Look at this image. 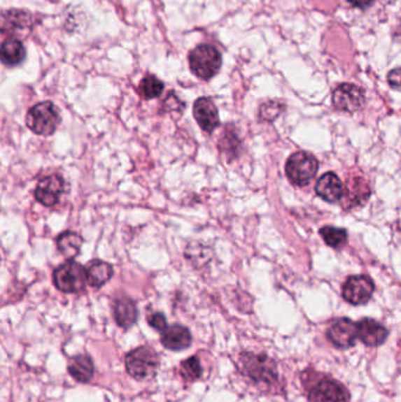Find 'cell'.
I'll return each instance as SVG.
<instances>
[{
	"instance_id": "cell-3",
	"label": "cell",
	"mask_w": 401,
	"mask_h": 402,
	"mask_svg": "<svg viewBox=\"0 0 401 402\" xmlns=\"http://www.w3.org/2000/svg\"><path fill=\"white\" fill-rule=\"evenodd\" d=\"M244 374L257 384L276 386L278 384V372L276 364L266 355L244 353L240 357Z\"/></svg>"
},
{
	"instance_id": "cell-13",
	"label": "cell",
	"mask_w": 401,
	"mask_h": 402,
	"mask_svg": "<svg viewBox=\"0 0 401 402\" xmlns=\"http://www.w3.org/2000/svg\"><path fill=\"white\" fill-rule=\"evenodd\" d=\"M358 339L366 346L377 347L383 345L388 336V331L380 322L365 317L357 324Z\"/></svg>"
},
{
	"instance_id": "cell-4",
	"label": "cell",
	"mask_w": 401,
	"mask_h": 402,
	"mask_svg": "<svg viewBox=\"0 0 401 402\" xmlns=\"http://www.w3.org/2000/svg\"><path fill=\"white\" fill-rule=\"evenodd\" d=\"M126 371L136 380L151 379L159 367L157 352L151 347H138L129 352L125 359Z\"/></svg>"
},
{
	"instance_id": "cell-22",
	"label": "cell",
	"mask_w": 401,
	"mask_h": 402,
	"mask_svg": "<svg viewBox=\"0 0 401 402\" xmlns=\"http://www.w3.org/2000/svg\"><path fill=\"white\" fill-rule=\"evenodd\" d=\"M164 82L152 74H148L140 82L138 92L140 96L145 100L155 99L162 94L164 91Z\"/></svg>"
},
{
	"instance_id": "cell-21",
	"label": "cell",
	"mask_w": 401,
	"mask_h": 402,
	"mask_svg": "<svg viewBox=\"0 0 401 402\" xmlns=\"http://www.w3.org/2000/svg\"><path fill=\"white\" fill-rule=\"evenodd\" d=\"M371 192L366 181L363 180L361 178H353V180L349 181L344 196L347 203H350V206H356L358 203L367 200Z\"/></svg>"
},
{
	"instance_id": "cell-25",
	"label": "cell",
	"mask_w": 401,
	"mask_h": 402,
	"mask_svg": "<svg viewBox=\"0 0 401 402\" xmlns=\"http://www.w3.org/2000/svg\"><path fill=\"white\" fill-rule=\"evenodd\" d=\"M283 111V105L276 101H269V103L262 105L260 108V117L264 120L272 122L278 115Z\"/></svg>"
},
{
	"instance_id": "cell-28",
	"label": "cell",
	"mask_w": 401,
	"mask_h": 402,
	"mask_svg": "<svg viewBox=\"0 0 401 402\" xmlns=\"http://www.w3.org/2000/svg\"><path fill=\"white\" fill-rule=\"evenodd\" d=\"M354 8H360V10H367L374 4L376 0H347Z\"/></svg>"
},
{
	"instance_id": "cell-16",
	"label": "cell",
	"mask_w": 401,
	"mask_h": 402,
	"mask_svg": "<svg viewBox=\"0 0 401 402\" xmlns=\"http://www.w3.org/2000/svg\"><path fill=\"white\" fill-rule=\"evenodd\" d=\"M114 319L122 329H129L136 324L138 319V310L136 303L129 298L115 300L113 305Z\"/></svg>"
},
{
	"instance_id": "cell-15",
	"label": "cell",
	"mask_w": 401,
	"mask_h": 402,
	"mask_svg": "<svg viewBox=\"0 0 401 402\" xmlns=\"http://www.w3.org/2000/svg\"><path fill=\"white\" fill-rule=\"evenodd\" d=\"M191 332L185 326L172 325L162 332V343L171 351H183L191 346Z\"/></svg>"
},
{
	"instance_id": "cell-6",
	"label": "cell",
	"mask_w": 401,
	"mask_h": 402,
	"mask_svg": "<svg viewBox=\"0 0 401 402\" xmlns=\"http://www.w3.org/2000/svg\"><path fill=\"white\" fill-rule=\"evenodd\" d=\"M53 282L60 292L78 293L84 289L87 282V274L80 264L65 262L53 272Z\"/></svg>"
},
{
	"instance_id": "cell-23",
	"label": "cell",
	"mask_w": 401,
	"mask_h": 402,
	"mask_svg": "<svg viewBox=\"0 0 401 402\" xmlns=\"http://www.w3.org/2000/svg\"><path fill=\"white\" fill-rule=\"evenodd\" d=\"M321 236L325 243L332 248H342L346 244V229H337L333 226H326L321 229Z\"/></svg>"
},
{
	"instance_id": "cell-1",
	"label": "cell",
	"mask_w": 401,
	"mask_h": 402,
	"mask_svg": "<svg viewBox=\"0 0 401 402\" xmlns=\"http://www.w3.org/2000/svg\"><path fill=\"white\" fill-rule=\"evenodd\" d=\"M192 73L203 80H210L220 70L223 57L212 45H199L188 55Z\"/></svg>"
},
{
	"instance_id": "cell-12",
	"label": "cell",
	"mask_w": 401,
	"mask_h": 402,
	"mask_svg": "<svg viewBox=\"0 0 401 402\" xmlns=\"http://www.w3.org/2000/svg\"><path fill=\"white\" fill-rule=\"evenodd\" d=\"M193 115L199 126L206 132H213L214 129L220 125L217 106L210 98H206V96L195 100Z\"/></svg>"
},
{
	"instance_id": "cell-24",
	"label": "cell",
	"mask_w": 401,
	"mask_h": 402,
	"mask_svg": "<svg viewBox=\"0 0 401 402\" xmlns=\"http://www.w3.org/2000/svg\"><path fill=\"white\" fill-rule=\"evenodd\" d=\"M202 374H203V368L200 365V360L197 357H192L181 362V375L184 378L185 380L190 381V382L198 380L199 378L202 377Z\"/></svg>"
},
{
	"instance_id": "cell-9",
	"label": "cell",
	"mask_w": 401,
	"mask_h": 402,
	"mask_svg": "<svg viewBox=\"0 0 401 402\" xmlns=\"http://www.w3.org/2000/svg\"><path fill=\"white\" fill-rule=\"evenodd\" d=\"M65 192V181L59 174H51L44 177L37 185L34 198L38 203L46 207H52L59 203L60 196Z\"/></svg>"
},
{
	"instance_id": "cell-8",
	"label": "cell",
	"mask_w": 401,
	"mask_h": 402,
	"mask_svg": "<svg viewBox=\"0 0 401 402\" xmlns=\"http://www.w3.org/2000/svg\"><path fill=\"white\" fill-rule=\"evenodd\" d=\"M374 292V284L366 275H354L347 279L342 286V296L352 305L368 303Z\"/></svg>"
},
{
	"instance_id": "cell-11",
	"label": "cell",
	"mask_w": 401,
	"mask_h": 402,
	"mask_svg": "<svg viewBox=\"0 0 401 402\" xmlns=\"http://www.w3.org/2000/svg\"><path fill=\"white\" fill-rule=\"evenodd\" d=\"M358 338L357 324L347 317L335 320L328 329V339L338 348H350Z\"/></svg>"
},
{
	"instance_id": "cell-27",
	"label": "cell",
	"mask_w": 401,
	"mask_h": 402,
	"mask_svg": "<svg viewBox=\"0 0 401 402\" xmlns=\"http://www.w3.org/2000/svg\"><path fill=\"white\" fill-rule=\"evenodd\" d=\"M387 80L393 89H401V67L391 71L387 76Z\"/></svg>"
},
{
	"instance_id": "cell-20",
	"label": "cell",
	"mask_w": 401,
	"mask_h": 402,
	"mask_svg": "<svg viewBox=\"0 0 401 402\" xmlns=\"http://www.w3.org/2000/svg\"><path fill=\"white\" fill-rule=\"evenodd\" d=\"M83 238L78 233L64 232L57 238V247L60 253L67 259H73L79 254Z\"/></svg>"
},
{
	"instance_id": "cell-10",
	"label": "cell",
	"mask_w": 401,
	"mask_h": 402,
	"mask_svg": "<svg viewBox=\"0 0 401 402\" xmlns=\"http://www.w3.org/2000/svg\"><path fill=\"white\" fill-rule=\"evenodd\" d=\"M332 101L335 108L340 111H358L364 105V89L353 84H342L335 89Z\"/></svg>"
},
{
	"instance_id": "cell-19",
	"label": "cell",
	"mask_w": 401,
	"mask_h": 402,
	"mask_svg": "<svg viewBox=\"0 0 401 402\" xmlns=\"http://www.w3.org/2000/svg\"><path fill=\"white\" fill-rule=\"evenodd\" d=\"M87 274V284L93 288H100L111 280L113 275V268L108 262L96 260L91 262L86 268Z\"/></svg>"
},
{
	"instance_id": "cell-7",
	"label": "cell",
	"mask_w": 401,
	"mask_h": 402,
	"mask_svg": "<svg viewBox=\"0 0 401 402\" xmlns=\"http://www.w3.org/2000/svg\"><path fill=\"white\" fill-rule=\"evenodd\" d=\"M309 402H349L350 393L344 385L330 377H321L307 386Z\"/></svg>"
},
{
	"instance_id": "cell-18",
	"label": "cell",
	"mask_w": 401,
	"mask_h": 402,
	"mask_svg": "<svg viewBox=\"0 0 401 402\" xmlns=\"http://www.w3.org/2000/svg\"><path fill=\"white\" fill-rule=\"evenodd\" d=\"M69 372L78 382L86 384L91 381L94 374V366L89 355H77L70 361Z\"/></svg>"
},
{
	"instance_id": "cell-2",
	"label": "cell",
	"mask_w": 401,
	"mask_h": 402,
	"mask_svg": "<svg viewBox=\"0 0 401 402\" xmlns=\"http://www.w3.org/2000/svg\"><path fill=\"white\" fill-rule=\"evenodd\" d=\"M59 122V110L51 101L34 105L26 115V125L38 136H52Z\"/></svg>"
},
{
	"instance_id": "cell-17",
	"label": "cell",
	"mask_w": 401,
	"mask_h": 402,
	"mask_svg": "<svg viewBox=\"0 0 401 402\" xmlns=\"http://www.w3.org/2000/svg\"><path fill=\"white\" fill-rule=\"evenodd\" d=\"M1 62L6 66H18L26 58L25 46L15 38H8L1 44Z\"/></svg>"
},
{
	"instance_id": "cell-14",
	"label": "cell",
	"mask_w": 401,
	"mask_h": 402,
	"mask_svg": "<svg viewBox=\"0 0 401 402\" xmlns=\"http://www.w3.org/2000/svg\"><path fill=\"white\" fill-rule=\"evenodd\" d=\"M316 192L318 196L328 203H337L342 199L345 187L337 174L328 172L321 175L316 185Z\"/></svg>"
},
{
	"instance_id": "cell-26",
	"label": "cell",
	"mask_w": 401,
	"mask_h": 402,
	"mask_svg": "<svg viewBox=\"0 0 401 402\" xmlns=\"http://www.w3.org/2000/svg\"><path fill=\"white\" fill-rule=\"evenodd\" d=\"M148 325L159 332H164L167 329L165 315L162 313H153L148 317Z\"/></svg>"
},
{
	"instance_id": "cell-5",
	"label": "cell",
	"mask_w": 401,
	"mask_h": 402,
	"mask_svg": "<svg viewBox=\"0 0 401 402\" xmlns=\"http://www.w3.org/2000/svg\"><path fill=\"white\" fill-rule=\"evenodd\" d=\"M318 171L317 159L309 152H295L288 158L286 174L292 184L306 186L312 180Z\"/></svg>"
}]
</instances>
